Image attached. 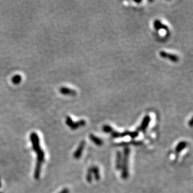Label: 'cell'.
Segmentation results:
<instances>
[{
    "instance_id": "1",
    "label": "cell",
    "mask_w": 193,
    "mask_h": 193,
    "mask_svg": "<svg viewBox=\"0 0 193 193\" xmlns=\"http://www.w3.org/2000/svg\"><path fill=\"white\" fill-rule=\"evenodd\" d=\"M30 139H31L32 144H33V147L34 148L35 151L36 152L38 156V164H37V167H36V172H35V178H38L39 176L41 164L42 162L44 161L45 155H44V152L42 151V150L41 149L40 147L39 139L38 134L36 133H32L30 135Z\"/></svg>"
},
{
    "instance_id": "2",
    "label": "cell",
    "mask_w": 193,
    "mask_h": 193,
    "mask_svg": "<svg viewBox=\"0 0 193 193\" xmlns=\"http://www.w3.org/2000/svg\"><path fill=\"white\" fill-rule=\"evenodd\" d=\"M130 154V148L126 147L124 149L122 166H121V177L124 179H126L129 177V157Z\"/></svg>"
},
{
    "instance_id": "3",
    "label": "cell",
    "mask_w": 193,
    "mask_h": 193,
    "mask_svg": "<svg viewBox=\"0 0 193 193\" xmlns=\"http://www.w3.org/2000/svg\"><path fill=\"white\" fill-rule=\"evenodd\" d=\"M111 134V136L113 138H118V137H123L126 136H130L132 139H134L139 136V132L137 131H125L123 133H119L113 130V131Z\"/></svg>"
},
{
    "instance_id": "4",
    "label": "cell",
    "mask_w": 193,
    "mask_h": 193,
    "mask_svg": "<svg viewBox=\"0 0 193 193\" xmlns=\"http://www.w3.org/2000/svg\"><path fill=\"white\" fill-rule=\"evenodd\" d=\"M66 123L71 130H75L80 127L84 126L86 124V122L84 120H81L78 122H74L73 120L71 118V117L67 116L66 119Z\"/></svg>"
},
{
    "instance_id": "5",
    "label": "cell",
    "mask_w": 193,
    "mask_h": 193,
    "mask_svg": "<svg viewBox=\"0 0 193 193\" xmlns=\"http://www.w3.org/2000/svg\"><path fill=\"white\" fill-rule=\"evenodd\" d=\"M150 122H151V117H150V116L149 115L145 116L141 124V126L137 128V131H138V132L141 131V132L145 133L146 131V129L147 128Z\"/></svg>"
},
{
    "instance_id": "6",
    "label": "cell",
    "mask_w": 193,
    "mask_h": 193,
    "mask_svg": "<svg viewBox=\"0 0 193 193\" xmlns=\"http://www.w3.org/2000/svg\"><path fill=\"white\" fill-rule=\"evenodd\" d=\"M159 55L161 58L164 59H169L170 61L173 63H177L179 61V58L176 55L171 54V53H169L163 51L159 52Z\"/></svg>"
},
{
    "instance_id": "7",
    "label": "cell",
    "mask_w": 193,
    "mask_h": 193,
    "mask_svg": "<svg viewBox=\"0 0 193 193\" xmlns=\"http://www.w3.org/2000/svg\"><path fill=\"white\" fill-rule=\"evenodd\" d=\"M85 141H82L80 144H79L78 148L76 149V151H75L74 154H73V156L75 159H80L81 156H82V154H83V150H84V148L85 147Z\"/></svg>"
},
{
    "instance_id": "8",
    "label": "cell",
    "mask_w": 193,
    "mask_h": 193,
    "mask_svg": "<svg viewBox=\"0 0 193 193\" xmlns=\"http://www.w3.org/2000/svg\"><path fill=\"white\" fill-rule=\"evenodd\" d=\"M59 92L60 93H61L63 95H69V96H76L77 93L76 91L74 90H72L71 88H67V87H61L59 89Z\"/></svg>"
},
{
    "instance_id": "9",
    "label": "cell",
    "mask_w": 193,
    "mask_h": 193,
    "mask_svg": "<svg viewBox=\"0 0 193 193\" xmlns=\"http://www.w3.org/2000/svg\"><path fill=\"white\" fill-rule=\"evenodd\" d=\"M153 26H154V29L156 30V31H159L160 29H164L166 30V31H169V28L168 27L163 24L161 21L158 19H156L154 21V24H153Z\"/></svg>"
},
{
    "instance_id": "10",
    "label": "cell",
    "mask_w": 193,
    "mask_h": 193,
    "mask_svg": "<svg viewBox=\"0 0 193 193\" xmlns=\"http://www.w3.org/2000/svg\"><path fill=\"white\" fill-rule=\"evenodd\" d=\"M123 161V154L120 151H117L116 153V167L117 170H121L122 166Z\"/></svg>"
},
{
    "instance_id": "11",
    "label": "cell",
    "mask_w": 193,
    "mask_h": 193,
    "mask_svg": "<svg viewBox=\"0 0 193 193\" xmlns=\"http://www.w3.org/2000/svg\"><path fill=\"white\" fill-rule=\"evenodd\" d=\"M90 139H91V141L93 143H94L96 146H101L103 144V141L102 139L97 136H96L94 134H91L90 135Z\"/></svg>"
},
{
    "instance_id": "12",
    "label": "cell",
    "mask_w": 193,
    "mask_h": 193,
    "mask_svg": "<svg viewBox=\"0 0 193 193\" xmlns=\"http://www.w3.org/2000/svg\"><path fill=\"white\" fill-rule=\"evenodd\" d=\"M188 146V143L186 141H181L178 143L175 149V152L177 155H178L183 149H185Z\"/></svg>"
},
{
    "instance_id": "13",
    "label": "cell",
    "mask_w": 193,
    "mask_h": 193,
    "mask_svg": "<svg viewBox=\"0 0 193 193\" xmlns=\"http://www.w3.org/2000/svg\"><path fill=\"white\" fill-rule=\"evenodd\" d=\"M92 174L94 175V177L96 181H99L100 179V169L97 166H92L90 168Z\"/></svg>"
},
{
    "instance_id": "14",
    "label": "cell",
    "mask_w": 193,
    "mask_h": 193,
    "mask_svg": "<svg viewBox=\"0 0 193 193\" xmlns=\"http://www.w3.org/2000/svg\"><path fill=\"white\" fill-rule=\"evenodd\" d=\"M22 80V77L19 74H16L15 76H13L12 78V82L15 84H18Z\"/></svg>"
},
{
    "instance_id": "15",
    "label": "cell",
    "mask_w": 193,
    "mask_h": 193,
    "mask_svg": "<svg viewBox=\"0 0 193 193\" xmlns=\"http://www.w3.org/2000/svg\"><path fill=\"white\" fill-rule=\"evenodd\" d=\"M113 127L108 124H106L103 127V131L106 133H111L113 131Z\"/></svg>"
},
{
    "instance_id": "16",
    "label": "cell",
    "mask_w": 193,
    "mask_h": 193,
    "mask_svg": "<svg viewBox=\"0 0 193 193\" xmlns=\"http://www.w3.org/2000/svg\"><path fill=\"white\" fill-rule=\"evenodd\" d=\"M86 181H87L88 183H92L93 176V174H92V172H91V170L90 168L88 169L86 177Z\"/></svg>"
},
{
    "instance_id": "17",
    "label": "cell",
    "mask_w": 193,
    "mask_h": 193,
    "mask_svg": "<svg viewBox=\"0 0 193 193\" xmlns=\"http://www.w3.org/2000/svg\"><path fill=\"white\" fill-rule=\"evenodd\" d=\"M69 189H68L67 188H65V189H63L59 193H69Z\"/></svg>"
},
{
    "instance_id": "18",
    "label": "cell",
    "mask_w": 193,
    "mask_h": 193,
    "mask_svg": "<svg viewBox=\"0 0 193 193\" xmlns=\"http://www.w3.org/2000/svg\"><path fill=\"white\" fill-rule=\"evenodd\" d=\"M192 119H191V120H190V121H189V125L191 127H192Z\"/></svg>"
}]
</instances>
